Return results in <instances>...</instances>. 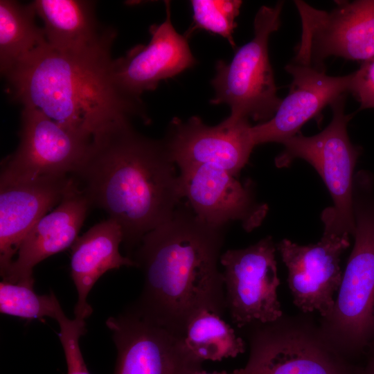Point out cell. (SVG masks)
<instances>
[{
  "label": "cell",
  "mask_w": 374,
  "mask_h": 374,
  "mask_svg": "<svg viewBox=\"0 0 374 374\" xmlns=\"http://www.w3.org/2000/svg\"><path fill=\"white\" fill-rule=\"evenodd\" d=\"M175 166L162 140L141 134L127 121L95 135L71 176L91 205L120 225L129 257L182 202Z\"/></svg>",
  "instance_id": "1"
},
{
  "label": "cell",
  "mask_w": 374,
  "mask_h": 374,
  "mask_svg": "<svg viewBox=\"0 0 374 374\" xmlns=\"http://www.w3.org/2000/svg\"><path fill=\"white\" fill-rule=\"evenodd\" d=\"M224 228L199 220L182 201L172 217L148 233L132 256L144 276L131 308L182 339L197 314L227 310L218 269Z\"/></svg>",
  "instance_id": "2"
},
{
  "label": "cell",
  "mask_w": 374,
  "mask_h": 374,
  "mask_svg": "<svg viewBox=\"0 0 374 374\" xmlns=\"http://www.w3.org/2000/svg\"><path fill=\"white\" fill-rule=\"evenodd\" d=\"M112 44L80 53L45 44L4 75L12 100L90 139L132 117L148 122L142 100L114 78Z\"/></svg>",
  "instance_id": "3"
},
{
  "label": "cell",
  "mask_w": 374,
  "mask_h": 374,
  "mask_svg": "<svg viewBox=\"0 0 374 374\" xmlns=\"http://www.w3.org/2000/svg\"><path fill=\"white\" fill-rule=\"evenodd\" d=\"M355 242L330 312L319 325L329 341L353 361L374 339V177L357 171L353 185Z\"/></svg>",
  "instance_id": "4"
},
{
  "label": "cell",
  "mask_w": 374,
  "mask_h": 374,
  "mask_svg": "<svg viewBox=\"0 0 374 374\" xmlns=\"http://www.w3.org/2000/svg\"><path fill=\"white\" fill-rule=\"evenodd\" d=\"M309 313L247 327L250 353L241 374H356Z\"/></svg>",
  "instance_id": "5"
},
{
  "label": "cell",
  "mask_w": 374,
  "mask_h": 374,
  "mask_svg": "<svg viewBox=\"0 0 374 374\" xmlns=\"http://www.w3.org/2000/svg\"><path fill=\"white\" fill-rule=\"evenodd\" d=\"M283 6V1H278L274 6H261L254 18L253 39L237 49L229 63L219 60L215 64L211 81L215 94L210 103L227 105L232 119L263 123L274 116L281 103L268 41L280 26Z\"/></svg>",
  "instance_id": "6"
},
{
  "label": "cell",
  "mask_w": 374,
  "mask_h": 374,
  "mask_svg": "<svg viewBox=\"0 0 374 374\" xmlns=\"http://www.w3.org/2000/svg\"><path fill=\"white\" fill-rule=\"evenodd\" d=\"M346 93L330 105L332 120L321 132L310 136L299 132L283 141L284 149L276 157L275 165L285 168L301 159L313 166L332 197L333 206L328 210L334 227L353 236L355 168L362 148L353 144L348 134L347 125L353 114H346Z\"/></svg>",
  "instance_id": "7"
},
{
  "label": "cell",
  "mask_w": 374,
  "mask_h": 374,
  "mask_svg": "<svg viewBox=\"0 0 374 374\" xmlns=\"http://www.w3.org/2000/svg\"><path fill=\"white\" fill-rule=\"evenodd\" d=\"M294 3L302 31L292 62L322 70L330 56L362 62L374 57V0L337 1L331 11Z\"/></svg>",
  "instance_id": "8"
},
{
  "label": "cell",
  "mask_w": 374,
  "mask_h": 374,
  "mask_svg": "<svg viewBox=\"0 0 374 374\" xmlns=\"http://www.w3.org/2000/svg\"><path fill=\"white\" fill-rule=\"evenodd\" d=\"M19 136L17 149L1 163L0 183L72 175L91 141L30 107L22 108Z\"/></svg>",
  "instance_id": "9"
},
{
  "label": "cell",
  "mask_w": 374,
  "mask_h": 374,
  "mask_svg": "<svg viewBox=\"0 0 374 374\" xmlns=\"http://www.w3.org/2000/svg\"><path fill=\"white\" fill-rule=\"evenodd\" d=\"M276 249L273 238L267 236L220 256L226 308L238 328L272 322L283 314L277 295L280 280Z\"/></svg>",
  "instance_id": "10"
},
{
  "label": "cell",
  "mask_w": 374,
  "mask_h": 374,
  "mask_svg": "<svg viewBox=\"0 0 374 374\" xmlns=\"http://www.w3.org/2000/svg\"><path fill=\"white\" fill-rule=\"evenodd\" d=\"M321 218L324 231L318 242L300 245L283 239L276 249L288 270L294 305L303 313L317 311L324 317L333 308L341 282V256L350 246V235L339 233L328 219Z\"/></svg>",
  "instance_id": "11"
},
{
  "label": "cell",
  "mask_w": 374,
  "mask_h": 374,
  "mask_svg": "<svg viewBox=\"0 0 374 374\" xmlns=\"http://www.w3.org/2000/svg\"><path fill=\"white\" fill-rule=\"evenodd\" d=\"M117 349L114 374H192L202 362L182 339L131 308L106 321Z\"/></svg>",
  "instance_id": "12"
},
{
  "label": "cell",
  "mask_w": 374,
  "mask_h": 374,
  "mask_svg": "<svg viewBox=\"0 0 374 374\" xmlns=\"http://www.w3.org/2000/svg\"><path fill=\"white\" fill-rule=\"evenodd\" d=\"M247 119L229 116L208 125L197 116L186 121L173 118L162 141L172 161L180 169L211 166L238 176L256 146Z\"/></svg>",
  "instance_id": "13"
},
{
  "label": "cell",
  "mask_w": 374,
  "mask_h": 374,
  "mask_svg": "<svg viewBox=\"0 0 374 374\" xmlns=\"http://www.w3.org/2000/svg\"><path fill=\"white\" fill-rule=\"evenodd\" d=\"M179 178L183 199L209 225L226 229L238 222L251 231L267 213V205L257 201L250 179L241 183L229 172L211 166L180 169Z\"/></svg>",
  "instance_id": "14"
},
{
  "label": "cell",
  "mask_w": 374,
  "mask_h": 374,
  "mask_svg": "<svg viewBox=\"0 0 374 374\" xmlns=\"http://www.w3.org/2000/svg\"><path fill=\"white\" fill-rule=\"evenodd\" d=\"M166 17L149 28L147 45L139 44L121 57L113 59L112 71L119 87L129 96L141 100L145 91H154L160 82L175 77L197 64L188 37L174 28L170 4L165 1Z\"/></svg>",
  "instance_id": "15"
},
{
  "label": "cell",
  "mask_w": 374,
  "mask_h": 374,
  "mask_svg": "<svg viewBox=\"0 0 374 374\" xmlns=\"http://www.w3.org/2000/svg\"><path fill=\"white\" fill-rule=\"evenodd\" d=\"M285 71L292 78L290 91L274 116L251 127L255 145L282 143L296 135L310 119L340 96L349 93L352 75L331 76L326 69L292 62Z\"/></svg>",
  "instance_id": "16"
},
{
  "label": "cell",
  "mask_w": 374,
  "mask_h": 374,
  "mask_svg": "<svg viewBox=\"0 0 374 374\" xmlns=\"http://www.w3.org/2000/svg\"><path fill=\"white\" fill-rule=\"evenodd\" d=\"M91 206L75 180L59 204L24 238L17 257L1 274L3 280L33 287V268L46 258L71 247Z\"/></svg>",
  "instance_id": "17"
},
{
  "label": "cell",
  "mask_w": 374,
  "mask_h": 374,
  "mask_svg": "<svg viewBox=\"0 0 374 374\" xmlns=\"http://www.w3.org/2000/svg\"><path fill=\"white\" fill-rule=\"evenodd\" d=\"M75 183L70 175L0 183V271L12 262L33 226L59 204Z\"/></svg>",
  "instance_id": "18"
},
{
  "label": "cell",
  "mask_w": 374,
  "mask_h": 374,
  "mask_svg": "<svg viewBox=\"0 0 374 374\" xmlns=\"http://www.w3.org/2000/svg\"><path fill=\"white\" fill-rule=\"evenodd\" d=\"M123 235L114 220L102 221L78 237L71 246V276L78 292L75 318L85 320L92 313L88 294L97 280L107 271L121 267L136 266L119 251Z\"/></svg>",
  "instance_id": "19"
},
{
  "label": "cell",
  "mask_w": 374,
  "mask_h": 374,
  "mask_svg": "<svg viewBox=\"0 0 374 374\" xmlns=\"http://www.w3.org/2000/svg\"><path fill=\"white\" fill-rule=\"evenodd\" d=\"M43 21L48 45L62 53H83L114 43L116 32L99 24L94 1L35 0L31 2Z\"/></svg>",
  "instance_id": "20"
},
{
  "label": "cell",
  "mask_w": 374,
  "mask_h": 374,
  "mask_svg": "<svg viewBox=\"0 0 374 374\" xmlns=\"http://www.w3.org/2000/svg\"><path fill=\"white\" fill-rule=\"evenodd\" d=\"M36 16L31 2L0 1V69L3 76L47 44Z\"/></svg>",
  "instance_id": "21"
},
{
  "label": "cell",
  "mask_w": 374,
  "mask_h": 374,
  "mask_svg": "<svg viewBox=\"0 0 374 374\" xmlns=\"http://www.w3.org/2000/svg\"><path fill=\"white\" fill-rule=\"evenodd\" d=\"M182 341L197 359L220 361L235 357L245 350L244 340L222 317L204 310L188 322Z\"/></svg>",
  "instance_id": "22"
},
{
  "label": "cell",
  "mask_w": 374,
  "mask_h": 374,
  "mask_svg": "<svg viewBox=\"0 0 374 374\" xmlns=\"http://www.w3.org/2000/svg\"><path fill=\"white\" fill-rule=\"evenodd\" d=\"M62 311L53 292L39 295L33 291V287L26 285L4 280L0 283L2 314L30 320L45 317L56 319Z\"/></svg>",
  "instance_id": "23"
},
{
  "label": "cell",
  "mask_w": 374,
  "mask_h": 374,
  "mask_svg": "<svg viewBox=\"0 0 374 374\" xmlns=\"http://www.w3.org/2000/svg\"><path fill=\"white\" fill-rule=\"evenodd\" d=\"M193 23L184 33L188 38L196 30H203L226 39L233 48V37L237 27L235 19L239 15L242 1L240 0H193Z\"/></svg>",
  "instance_id": "24"
},
{
  "label": "cell",
  "mask_w": 374,
  "mask_h": 374,
  "mask_svg": "<svg viewBox=\"0 0 374 374\" xmlns=\"http://www.w3.org/2000/svg\"><path fill=\"white\" fill-rule=\"evenodd\" d=\"M60 326L59 339L67 366V374H90L84 362L79 340L86 332L85 320L69 319L62 311L55 319Z\"/></svg>",
  "instance_id": "25"
},
{
  "label": "cell",
  "mask_w": 374,
  "mask_h": 374,
  "mask_svg": "<svg viewBox=\"0 0 374 374\" xmlns=\"http://www.w3.org/2000/svg\"><path fill=\"white\" fill-rule=\"evenodd\" d=\"M350 91L360 103L359 109H374V57L351 73Z\"/></svg>",
  "instance_id": "26"
},
{
  "label": "cell",
  "mask_w": 374,
  "mask_h": 374,
  "mask_svg": "<svg viewBox=\"0 0 374 374\" xmlns=\"http://www.w3.org/2000/svg\"><path fill=\"white\" fill-rule=\"evenodd\" d=\"M364 365H357L356 374H374V357H366Z\"/></svg>",
  "instance_id": "27"
},
{
  "label": "cell",
  "mask_w": 374,
  "mask_h": 374,
  "mask_svg": "<svg viewBox=\"0 0 374 374\" xmlns=\"http://www.w3.org/2000/svg\"><path fill=\"white\" fill-rule=\"evenodd\" d=\"M192 374H241V370L240 368L237 369L233 371L232 373H228L226 371H222V372L215 371L213 373H206L205 371H203L201 369V370L194 372Z\"/></svg>",
  "instance_id": "28"
},
{
  "label": "cell",
  "mask_w": 374,
  "mask_h": 374,
  "mask_svg": "<svg viewBox=\"0 0 374 374\" xmlns=\"http://www.w3.org/2000/svg\"><path fill=\"white\" fill-rule=\"evenodd\" d=\"M374 357V339L371 342L365 355V357Z\"/></svg>",
  "instance_id": "29"
}]
</instances>
